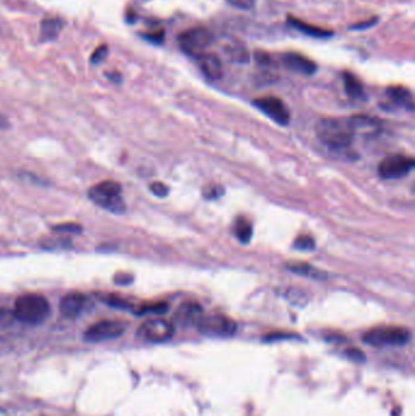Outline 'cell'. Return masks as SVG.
<instances>
[{
    "label": "cell",
    "mask_w": 415,
    "mask_h": 416,
    "mask_svg": "<svg viewBox=\"0 0 415 416\" xmlns=\"http://www.w3.org/2000/svg\"><path fill=\"white\" fill-rule=\"evenodd\" d=\"M344 87L345 91L351 99H362L364 98V87L362 82L357 78L351 72L344 73Z\"/></svg>",
    "instance_id": "cell-17"
},
{
    "label": "cell",
    "mask_w": 415,
    "mask_h": 416,
    "mask_svg": "<svg viewBox=\"0 0 415 416\" xmlns=\"http://www.w3.org/2000/svg\"><path fill=\"white\" fill-rule=\"evenodd\" d=\"M89 198L99 207L115 214L126 212V202L122 198V188L117 181L104 180L89 189Z\"/></svg>",
    "instance_id": "cell-3"
},
{
    "label": "cell",
    "mask_w": 415,
    "mask_h": 416,
    "mask_svg": "<svg viewBox=\"0 0 415 416\" xmlns=\"http://www.w3.org/2000/svg\"><path fill=\"white\" fill-rule=\"evenodd\" d=\"M317 136L331 150H347L356 136L351 118H323L316 124Z\"/></svg>",
    "instance_id": "cell-1"
},
{
    "label": "cell",
    "mask_w": 415,
    "mask_h": 416,
    "mask_svg": "<svg viewBox=\"0 0 415 416\" xmlns=\"http://www.w3.org/2000/svg\"><path fill=\"white\" fill-rule=\"evenodd\" d=\"M287 269H289L290 271H292V273L299 274V275H302V276H307V278H313V279L326 278V275H325L324 273H322V271L319 270H316V269H314L313 266L308 263H300L299 262V263L287 264Z\"/></svg>",
    "instance_id": "cell-21"
},
{
    "label": "cell",
    "mask_w": 415,
    "mask_h": 416,
    "mask_svg": "<svg viewBox=\"0 0 415 416\" xmlns=\"http://www.w3.org/2000/svg\"><path fill=\"white\" fill-rule=\"evenodd\" d=\"M411 340V331L401 326H379L364 333L363 341L372 347H398Z\"/></svg>",
    "instance_id": "cell-4"
},
{
    "label": "cell",
    "mask_w": 415,
    "mask_h": 416,
    "mask_svg": "<svg viewBox=\"0 0 415 416\" xmlns=\"http://www.w3.org/2000/svg\"><path fill=\"white\" fill-rule=\"evenodd\" d=\"M222 194H223V188H222V186L211 185V186H208V188H206L204 195H205V197L209 198V200H213V198L219 197Z\"/></svg>",
    "instance_id": "cell-32"
},
{
    "label": "cell",
    "mask_w": 415,
    "mask_h": 416,
    "mask_svg": "<svg viewBox=\"0 0 415 416\" xmlns=\"http://www.w3.org/2000/svg\"><path fill=\"white\" fill-rule=\"evenodd\" d=\"M133 281V276L129 275V274H117L115 276V283L118 284V285H129V284Z\"/></svg>",
    "instance_id": "cell-33"
},
{
    "label": "cell",
    "mask_w": 415,
    "mask_h": 416,
    "mask_svg": "<svg viewBox=\"0 0 415 416\" xmlns=\"http://www.w3.org/2000/svg\"><path fill=\"white\" fill-rule=\"evenodd\" d=\"M213 42V34L205 27H194L182 32L178 36V44L185 54L196 57Z\"/></svg>",
    "instance_id": "cell-5"
},
{
    "label": "cell",
    "mask_w": 415,
    "mask_h": 416,
    "mask_svg": "<svg viewBox=\"0 0 415 416\" xmlns=\"http://www.w3.org/2000/svg\"><path fill=\"white\" fill-rule=\"evenodd\" d=\"M294 246L300 251H313L316 248V241L307 235H301L295 240Z\"/></svg>",
    "instance_id": "cell-23"
},
{
    "label": "cell",
    "mask_w": 415,
    "mask_h": 416,
    "mask_svg": "<svg viewBox=\"0 0 415 416\" xmlns=\"http://www.w3.org/2000/svg\"><path fill=\"white\" fill-rule=\"evenodd\" d=\"M284 66L295 73L303 74V76H312L317 72V65L313 60L308 59L304 55L299 52H286L282 55Z\"/></svg>",
    "instance_id": "cell-12"
},
{
    "label": "cell",
    "mask_w": 415,
    "mask_h": 416,
    "mask_svg": "<svg viewBox=\"0 0 415 416\" xmlns=\"http://www.w3.org/2000/svg\"><path fill=\"white\" fill-rule=\"evenodd\" d=\"M196 328L201 333L208 337H231L236 331V323L226 315H202L197 321Z\"/></svg>",
    "instance_id": "cell-6"
},
{
    "label": "cell",
    "mask_w": 415,
    "mask_h": 416,
    "mask_svg": "<svg viewBox=\"0 0 415 416\" xmlns=\"http://www.w3.org/2000/svg\"><path fill=\"white\" fill-rule=\"evenodd\" d=\"M226 52L228 54V56L231 57L234 62L237 64H245L250 60V52L246 49V46L242 43L239 42H235V43H229L226 46Z\"/></svg>",
    "instance_id": "cell-20"
},
{
    "label": "cell",
    "mask_w": 415,
    "mask_h": 416,
    "mask_svg": "<svg viewBox=\"0 0 415 416\" xmlns=\"http://www.w3.org/2000/svg\"><path fill=\"white\" fill-rule=\"evenodd\" d=\"M7 127H9V122L2 114H0V129H5Z\"/></svg>",
    "instance_id": "cell-35"
},
{
    "label": "cell",
    "mask_w": 415,
    "mask_h": 416,
    "mask_svg": "<svg viewBox=\"0 0 415 416\" xmlns=\"http://www.w3.org/2000/svg\"><path fill=\"white\" fill-rule=\"evenodd\" d=\"M62 28V22L59 19H46L42 22L41 38L42 41H52L59 36Z\"/></svg>",
    "instance_id": "cell-18"
},
{
    "label": "cell",
    "mask_w": 415,
    "mask_h": 416,
    "mask_svg": "<svg viewBox=\"0 0 415 416\" xmlns=\"http://www.w3.org/2000/svg\"><path fill=\"white\" fill-rule=\"evenodd\" d=\"M234 234L237 240L244 245L250 243L252 239V225L247 219L239 217L234 224Z\"/></svg>",
    "instance_id": "cell-19"
},
{
    "label": "cell",
    "mask_w": 415,
    "mask_h": 416,
    "mask_svg": "<svg viewBox=\"0 0 415 416\" xmlns=\"http://www.w3.org/2000/svg\"><path fill=\"white\" fill-rule=\"evenodd\" d=\"M174 335V325L166 319L156 318L146 320L138 330V336L147 342H166Z\"/></svg>",
    "instance_id": "cell-8"
},
{
    "label": "cell",
    "mask_w": 415,
    "mask_h": 416,
    "mask_svg": "<svg viewBox=\"0 0 415 416\" xmlns=\"http://www.w3.org/2000/svg\"><path fill=\"white\" fill-rule=\"evenodd\" d=\"M168 309V305L164 302H156V303H149V305H144L137 310L138 314H163Z\"/></svg>",
    "instance_id": "cell-22"
},
{
    "label": "cell",
    "mask_w": 415,
    "mask_h": 416,
    "mask_svg": "<svg viewBox=\"0 0 415 416\" xmlns=\"http://www.w3.org/2000/svg\"><path fill=\"white\" fill-rule=\"evenodd\" d=\"M226 1L241 10H252L256 5V0H226Z\"/></svg>",
    "instance_id": "cell-29"
},
{
    "label": "cell",
    "mask_w": 415,
    "mask_h": 416,
    "mask_svg": "<svg viewBox=\"0 0 415 416\" xmlns=\"http://www.w3.org/2000/svg\"><path fill=\"white\" fill-rule=\"evenodd\" d=\"M54 231H59V233H69V234H78L82 231V226L74 223H66V224H59V225L54 226L52 229Z\"/></svg>",
    "instance_id": "cell-25"
},
{
    "label": "cell",
    "mask_w": 415,
    "mask_h": 416,
    "mask_svg": "<svg viewBox=\"0 0 415 416\" xmlns=\"http://www.w3.org/2000/svg\"><path fill=\"white\" fill-rule=\"evenodd\" d=\"M107 55V46L106 45H101L99 46V48L96 49L94 52L92 54L91 57V61L92 64H100L101 61H104L105 57H106Z\"/></svg>",
    "instance_id": "cell-31"
},
{
    "label": "cell",
    "mask_w": 415,
    "mask_h": 416,
    "mask_svg": "<svg viewBox=\"0 0 415 416\" xmlns=\"http://www.w3.org/2000/svg\"><path fill=\"white\" fill-rule=\"evenodd\" d=\"M12 310L16 320L20 323L26 325H39L50 315V305L44 296L28 293L17 298Z\"/></svg>",
    "instance_id": "cell-2"
},
{
    "label": "cell",
    "mask_w": 415,
    "mask_h": 416,
    "mask_svg": "<svg viewBox=\"0 0 415 416\" xmlns=\"http://www.w3.org/2000/svg\"><path fill=\"white\" fill-rule=\"evenodd\" d=\"M386 94L390 98V100L394 105H397V106H401L403 109H409V111H413L414 109L413 95H412L411 90L406 88V87L392 86L387 88Z\"/></svg>",
    "instance_id": "cell-16"
},
{
    "label": "cell",
    "mask_w": 415,
    "mask_h": 416,
    "mask_svg": "<svg viewBox=\"0 0 415 416\" xmlns=\"http://www.w3.org/2000/svg\"><path fill=\"white\" fill-rule=\"evenodd\" d=\"M88 298L81 292H69L60 301V313L64 318L76 319L86 310Z\"/></svg>",
    "instance_id": "cell-11"
},
{
    "label": "cell",
    "mask_w": 415,
    "mask_h": 416,
    "mask_svg": "<svg viewBox=\"0 0 415 416\" xmlns=\"http://www.w3.org/2000/svg\"><path fill=\"white\" fill-rule=\"evenodd\" d=\"M377 17H371V19L364 20V21L358 22V23H354L352 26H349L351 31H364V29L371 28L374 24H376Z\"/></svg>",
    "instance_id": "cell-28"
},
{
    "label": "cell",
    "mask_w": 415,
    "mask_h": 416,
    "mask_svg": "<svg viewBox=\"0 0 415 416\" xmlns=\"http://www.w3.org/2000/svg\"><path fill=\"white\" fill-rule=\"evenodd\" d=\"M347 355H348L349 358H352V359H356V360H363L364 359V354L361 352V350H351L347 352Z\"/></svg>",
    "instance_id": "cell-34"
},
{
    "label": "cell",
    "mask_w": 415,
    "mask_h": 416,
    "mask_svg": "<svg viewBox=\"0 0 415 416\" xmlns=\"http://www.w3.org/2000/svg\"><path fill=\"white\" fill-rule=\"evenodd\" d=\"M197 64H199L200 69L211 81H217L222 78L223 74V68L219 57L213 52H201L196 56Z\"/></svg>",
    "instance_id": "cell-13"
},
{
    "label": "cell",
    "mask_w": 415,
    "mask_h": 416,
    "mask_svg": "<svg viewBox=\"0 0 415 416\" xmlns=\"http://www.w3.org/2000/svg\"><path fill=\"white\" fill-rule=\"evenodd\" d=\"M142 37H144L146 41H149L150 43L157 44V45H160V44H162L164 42V32L163 31H157V32H152V33L142 34Z\"/></svg>",
    "instance_id": "cell-30"
},
{
    "label": "cell",
    "mask_w": 415,
    "mask_h": 416,
    "mask_svg": "<svg viewBox=\"0 0 415 416\" xmlns=\"http://www.w3.org/2000/svg\"><path fill=\"white\" fill-rule=\"evenodd\" d=\"M204 315L202 307L196 302H184L182 303L176 310L173 316L174 323L178 325H196L197 321Z\"/></svg>",
    "instance_id": "cell-14"
},
{
    "label": "cell",
    "mask_w": 415,
    "mask_h": 416,
    "mask_svg": "<svg viewBox=\"0 0 415 416\" xmlns=\"http://www.w3.org/2000/svg\"><path fill=\"white\" fill-rule=\"evenodd\" d=\"M105 302H106L109 306H111V307L119 308V309H132L131 303L127 302V301L123 300V298L114 297V296H111V297L105 298Z\"/></svg>",
    "instance_id": "cell-26"
},
{
    "label": "cell",
    "mask_w": 415,
    "mask_h": 416,
    "mask_svg": "<svg viewBox=\"0 0 415 416\" xmlns=\"http://www.w3.org/2000/svg\"><path fill=\"white\" fill-rule=\"evenodd\" d=\"M0 416H9V414H7V413L5 412L4 409H1V408H0Z\"/></svg>",
    "instance_id": "cell-36"
},
{
    "label": "cell",
    "mask_w": 415,
    "mask_h": 416,
    "mask_svg": "<svg viewBox=\"0 0 415 416\" xmlns=\"http://www.w3.org/2000/svg\"><path fill=\"white\" fill-rule=\"evenodd\" d=\"M150 190H151V193L154 194L155 196H157V197H166L169 194L168 186L164 185L163 183H160V181L152 183L151 185H150Z\"/></svg>",
    "instance_id": "cell-27"
},
{
    "label": "cell",
    "mask_w": 415,
    "mask_h": 416,
    "mask_svg": "<svg viewBox=\"0 0 415 416\" xmlns=\"http://www.w3.org/2000/svg\"><path fill=\"white\" fill-rule=\"evenodd\" d=\"M254 105L258 109H261L266 116L273 119L280 126H286L290 122V112L285 104L276 96H264V98L256 99Z\"/></svg>",
    "instance_id": "cell-10"
},
{
    "label": "cell",
    "mask_w": 415,
    "mask_h": 416,
    "mask_svg": "<svg viewBox=\"0 0 415 416\" xmlns=\"http://www.w3.org/2000/svg\"><path fill=\"white\" fill-rule=\"evenodd\" d=\"M287 23H289L290 26L294 27L295 29H297L299 32L303 33L304 36L313 37V38L325 39V38H330V37L334 34V32L332 31L325 29L323 28V27L314 26V24L308 23V22L303 21V20L301 19H297V17H294V16H287Z\"/></svg>",
    "instance_id": "cell-15"
},
{
    "label": "cell",
    "mask_w": 415,
    "mask_h": 416,
    "mask_svg": "<svg viewBox=\"0 0 415 416\" xmlns=\"http://www.w3.org/2000/svg\"><path fill=\"white\" fill-rule=\"evenodd\" d=\"M16 321V316L12 309L0 308V328H7Z\"/></svg>",
    "instance_id": "cell-24"
},
{
    "label": "cell",
    "mask_w": 415,
    "mask_h": 416,
    "mask_svg": "<svg viewBox=\"0 0 415 416\" xmlns=\"http://www.w3.org/2000/svg\"><path fill=\"white\" fill-rule=\"evenodd\" d=\"M414 159L404 155L387 156L379 164V175L386 180H394L408 175L414 168Z\"/></svg>",
    "instance_id": "cell-7"
},
{
    "label": "cell",
    "mask_w": 415,
    "mask_h": 416,
    "mask_svg": "<svg viewBox=\"0 0 415 416\" xmlns=\"http://www.w3.org/2000/svg\"><path fill=\"white\" fill-rule=\"evenodd\" d=\"M126 323L119 320H101L95 323L84 332V340L87 342L97 343L107 340H114L123 335L126 331Z\"/></svg>",
    "instance_id": "cell-9"
}]
</instances>
